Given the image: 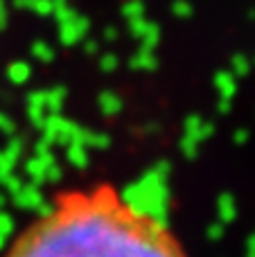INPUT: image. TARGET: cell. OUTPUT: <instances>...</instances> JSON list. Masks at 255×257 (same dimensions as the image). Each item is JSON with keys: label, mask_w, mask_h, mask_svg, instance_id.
<instances>
[{"label": "cell", "mask_w": 255, "mask_h": 257, "mask_svg": "<svg viewBox=\"0 0 255 257\" xmlns=\"http://www.w3.org/2000/svg\"><path fill=\"white\" fill-rule=\"evenodd\" d=\"M3 257H185L174 232L108 183L59 194Z\"/></svg>", "instance_id": "6da1fadb"}, {"label": "cell", "mask_w": 255, "mask_h": 257, "mask_svg": "<svg viewBox=\"0 0 255 257\" xmlns=\"http://www.w3.org/2000/svg\"><path fill=\"white\" fill-rule=\"evenodd\" d=\"M0 18H5V5H3V0H0Z\"/></svg>", "instance_id": "7a4b0ae2"}]
</instances>
